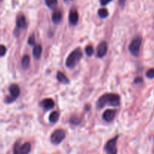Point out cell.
Instances as JSON below:
<instances>
[{"instance_id":"cell-1","label":"cell","mask_w":154,"mask_h":154,"mask_svg":"<svg viewBox=\"0 0 154 154\" xmlns=\"http://www.w3.org/2000/svg\"><path fill=\"white\" fill-rule=\"evenodd\" d=\"M118 106L120 105V97L116 94L106 93L103 94L97 100L96 106L98 109H103L105 106Z\"/></svg>"},{"instance_id":"cell-2","label":"cell","mask_w":154,"mask_h":154,"mask_svg":"<svg viewBox=\"0 0 154 154\" xmlns=\"http://www.w3.org/2000/svg\"><path fill=\"white\" fill-rule=\"evenodd\" d=\"M82 57V51L80 48H77L74 49L73 51H71L70 54L68 55L66 58L65 64L66 67L69 69H72L76 66L77 63L80 60Z\"/></svg>"},{"instance_id":"cell-3","label":"cell","mask_w":154,"mask_h":154,"mask_svg":"<svg viewBox=\"0 0 154 154\" xmlns=\"http://www.w3.org/2000/svg\"><path fill=\"white\" fill-rule=\"evenodd\" d=\"M142 43V38L141 36H137L134 37L129 44L128 46V50H129L130 53L132 54L134 57H138L139 54H140V46H141Z\"/></svg>"},{"instance_id":"cell-4","label":"cell","mask_w":154,"mask_h":154,"mask_svg":"<svg viewBox=\"0 0 154 154\" xmlns=\"http://www.w3.org/2000/svg\"><path fill=\"white\" fill-rule=\"evenodd\" d=\"M31 149V144L29 142L23 143L20 145V142L17 141L14 143L13 148V154H29Z\"/></svg>"},{"instance_id":"cell-5","label":"cell","mask_w":154,"mask_h":154,"mask_svg":"<svg viewBox=\"0 0 154 154\" xmlns=\"http://www.w3.org/2000/svg\"><path fill=\"white\" fill-rule=\"evenodd\" d=\"M119 136H116L108 140L104 146V150L106 154H117V140Z\"/></svg>"},{"instance_id":"cell-6","label":"cell","mask_w":154,"mask_h":154,"mask_svg":"<svg viewBox=\"0 0 154 154\" xmlns=\"http://www.w3.org/2000/svg\"><path fill=\"white\" fill-rule=\"evenodd\" d=\"M66 137V133L63 129H57L51 134L50 140L54 144H59L64 140Z\"/></svg>"},{"instance_id":"cell-7","label":"cell","mask_w":154,"mask_h":154,"mask_svg":"<svg viewBox=\"0 0 154 154\" xmlns=\"http://www.w3.org/2000/svg\"><path fill=\"white\" fill-rule=\"evenodd\" d=\"M116 109H107L106 110H105L103 112V115H102V118H103V120H105L106 122H110L115 119L116 115Z\"/></svg>"},{"instance_id":"cell-8","label":"cell","mask_w":154,"mask_h":154,"mask_svg":"<svg viewBox=\"0 0 154 154\" xmlns=\"http://www.w3.org/2000/svg\"><path fill=\"white\" fill-rule=\"evenodd\" d=\"M69 24L72 26H75L79 22V13L76 9H71L68 16Z\"/></svg>"},{"instance_id":"cell-9","label":"cell","mask_w":154,"mask_h":154,"mask_svg":"<svg viewBox=\"0 0 154 154\" xmlns=\"http://www.w3.org/2000/svg\"><path fill=\"white\" fill-rule=\"evenodd\" d=\"M107 44L106 42H101L99 43V45L97 47V57L102 58L106 55V52H107Z\"/></svg>"},{"instance_id":"cell-10","label":"cell","mask_w":154,"mask_h":154,"mask_svg":"<svg viewBox=\"0 0 154 154\" xmlns=\"http://www.w3.org/2000/svg\"><path fill=\"white\" fill-rule=\"evenodd\" d=\"M16 26L19 29H25L27 27L26 17L23 14H19L16 17Z\"/></svg>"},{"instance_id":"cell-11","label":"cell","mask_w":154,"mask_h":154,"mask_svg":"<svg viewBox=\"0 0 154 154\" xmlns=\"http://www.w3.org/2000/svg\"><path fill=\"white\" fill-rule=\"evenodd\" d=\"M9 92H10V97H12L14 100L19 97L20 94V87L17 85V84H12L10 85L9 87Z\"/></svg>"},{"instance_id":"cell-12","label":"cell","mask_w":154,"mask_h":154,"mask_svg":"<svg viewBox=\"0 0 154 154\" xmlns=\"http://www.w3.org/2000/svg\"><path fill=\"white\" fill-rule=\"evenodd\" d=\"M63 18V14L60 9H54L51 14V20L54 24H58L61 22Z\"/></svg>"},{"instance_id":"cell-13","label":"cell","mask_w":154,"mask_h":154,"mask_svg":"<svg viewBox=\"0 0 154 154\" xmlns=\"http://www.w3.org/2000/svg\"><path fill=\"white\" fill-rule=\"evenodd\" d=\"M41 106L45 110H50V109H53L54 107V101L51 98H45L42 100L40 103Z\"/></svg>"},{"instance_id":"cell-14","label":"cell","mask_w":154,"mask_h":154,"mask_svg":"<svg viewBox=\"0 0 154 154\" xmlns=\"http://www.w3.org/2000/svg\"><path fill=\"white\" fill-rule=\"evenodd\" d=\"M42 48L40 45H34L33 49H32V55L35 57V59L38 60L40 58L41 55H42Z\"/></svg>"},{"instance_id":"cell-15","label":"cell","mask_w":154,"mask_h":154,"mask_svg":"<svg viewBox=\"0 0 154 154\" xmlns=\"http://www.w3.org/2000/svg\"><path fill=\"white\" fill-rule=\"evenodd\" d=\"M56 77H57V81L61 82V83L63 84L69 83V79H68L67 77H66V75H65L64 73H63V72H60V71H58V72H57V75H56Z\"/></svg>"},{"instance_id":"cell-16","label":"cell","mask_w":154,"mask_h":154,"mask_svg":"<svg viewBox=\"0 0 154 154\" xmlns=\"http://www.w3.org/2000/svg\"><path fill=\"white\" fill-rule=\"evenodd\" d=\"M59 117H60V114L57 111H54V112H51L48 116V120L51 122V123H55L57 122Z\"/></svg>"},{"instance_id":"cell-17","label":"cell","mask_w":154,"mask_h":154,"mask_svg":"<svg viewBox=\"0 0 154 154\" xmlns=\"http://www.w3.org/2000/svg\"><path fill=\"white\" fill-rule=\"evenodd\" d=\"M29 63H30V58L29 56L27 54H25L21 60V65L23 69H27L29 66Z\"/></svg>"},{"instance_id":"cell-18","label":"cell","mask_w":154,"mask_h":154,"mask_svg":"<svg viewBox=\"0 0 154 154\" xmlns=\"http://www.w3.org/2000/svg\"><path fill=\"white\" fill-rule=\"evenodd\" d=\"M97 14H98V16L100 18H106V17H107L108 15H109V11H108V10L106 9V8H102L98 10Z\"/></svg>"},{"instance_id":"cell-19","label":"cell","mask_w":154,"mask_h":154,"mask_svg":"<svg viewBox=\"0 0 154 154\" xmlns=\"http://www.w3.org/2000/svg\"><path fill=\"white\" fill-rule=\"evenodd\" d=\"M45 3L50 9H54L57 5V0H45Z\"/></svg>"},{"instance_id":"cell-20","label":"cell","mask_w":154,"mask_h":154,"mask_svg":"<svg viewBox=\"0 0 154 154\" xmlns=\"http://www.w3.org/2000/svg\"><path fill=\"white\" fill-rule=\"evenodd\" d=\"M69 122L72 125H77L81 122V119L79 117H78L77 116H72V117L70 118V119H69Z\"/></svg>"},{"instance_id":"cell-21","label":"cell","mask_w":154,"mask_h":154,"mask_svg":"<svg viewBox=\"0 0 154 154\" xmlns=\"http://www.w3.org/2000/svg\"><path fill=\"white\" fill-rule=\"evenodd\" d=\"M85 54H86L87 55L91 57V56H92L93 54H94V48H93L91 45H87V46L85 47Z\"/></svg>"},{"instance_id":"cell-22","label":"cell","mask_w":154,"mask_h":154,"mask_svg":"<svg viewBox=\"0 0 154 154\" xmlns=\"http://www.w3.org/2000/svg\"><path fill=\"white\" fill-rule=\"evenodd\" d=\"M35 38L34 35H31L28 38V44L29 45H35Z\"/></svg>"},{"instance_id":"cell-23","label":"cell","mask_w":154,"mask_h":154,"mask_svg":"<svg viewBox=\"0 0 154 154\" xmlns=\"http://www.w3.org/2000/svg\"><path fill=\"white\" fill-rule=\"evenodd\" d=\"M7 48L5 45H0V57H3L6 54Z\"/></svg>"},{"instance_id":"cell-24","label":"cell","mask_w":154,"mask_h":154,"mask_svg":"<svg viewBox=\"0 0 154 154\" xmlns=\"http://www.w3.org/2000/svg\"><path fill=\"white\" fill-rule=\"evenodd\" d=\"M146 75L147 78L149 79H152L154 78V69H148L147 72H146Z\"/></svg>"},{"instance_id":"cell-25","label":"cell","mask_w":154,"mask_h":154,"mask_svg":"<svg viewBox=\"0 0 154 154\" xmlns=\"http://www.w3.org/2000/svg\"><path fill=\"white\" fill-rule=\"evenodd\" d=\"M99 1H100V5H103V6H105V5H108L109 3H110L112 0H99Z\"/></svg>"},{"instance_id":"cell-26","label":"cell","mask_w":154,"mask_h":154,"mask_svg":"<svg viewBox=\"0 0 154 154\" xmlns=\"http://www.w3.org/2000/svg\"><path fill=\"white\" fill-rule=\"evenodd\" d=\"M143 82V79H142V77H136L135 79H134V83L137 84V83H141Z\"/></svg>"},{"instance_id":"cell-27","label":"cell","mask_w":154,"mask_h":154,"mask_svg":"<svg viewBox=\"0 0 154 154\" xmlns=\"http://www.w3.org/2000/svg\"><path fill=\"white\" fill-rule=\"evenodd\" d=\"M125 2H126V0H119V5H120L122 8H123L125 6Z\"/></svg>"},{"instance_id":"cell-28","label":"cell","mask_w":154,"mask_h":154,"mask_svg":"<svg viewBox=\"0 0 154 154\" xmlns=\"http://www.w3.org/2000/svg\"><path fill=\"white\" fill-rule=\"evenodd\" d=\"M63 1L66 2H69V1H72V0H63Z\"/></svg>"},{"instance_id":"cell-29","label":"cell","mask_w":154,"mask_h":154,"mask_svg":"<svg viewBox=\"0 0 154 154\" xmlns=\"http://www.w3.org/2000/svg\"><path fill=\"white\" fill-rule=\"evenodd\" d=\"M0 1H2V0H0Z\"/></svg>"}]
</instances>
